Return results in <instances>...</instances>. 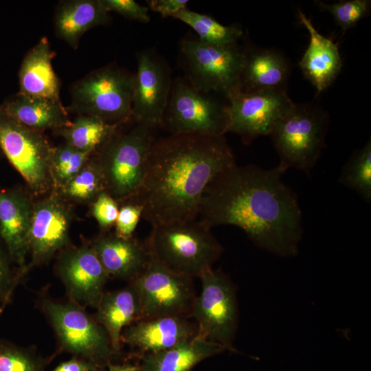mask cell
Returning <instances> with one entry per match:
<instances>
[{
	"label": "cell",
	"instance_id": "cell-33",
	"mask_svg": "<svg viewBox=\"0 0 371 371\" xmlns=\"http://www.w3.org/2000/svg\"><path fill=\"white\" fill-rule=\"evenodd\" d=\"M370 0H344L328 4L318 1L321 10L330 12L343 31L355 26L370 10Z\"/></svg>",
	"mask_w": 371,
	"mask_h": 371
},
{
	"label": "cell",
	"instance_id": "cell-27",
	"mask_svg": "<svg viewBox=\"0 0 371 371\" xmlns=\"http://www.w3.org/2000/svg\"><path fill=\"white\" fill-rule=\"evenodd\" d=\"M119 126L93 116L78 115L69 126L56 131L65 142L91 155L108 142Z\"/></svg>",
	"mask_w": 371,
	"mask_h": 371
},
{
	"label": "cell",
	"instance_id": "cell-5",
	"mask_svg": "<svg viewBox=\"0 0 371 371\" xmlns=\"http://www.w3.org/2000/svg\"><path fill=\"white\" fill-rule=\"evenodd\" d=\"M135 74L111 63L75 82L68 113L93 116L121 125L132 121Z\"/></svg>",
	"mask_w": 371,
	"mask_h": 371
},
{
	"label": "cell",
	"instance_id": "cell-22",
	"mask_svg": "<svg viewBox=\"0 0 371 371\" xmlns=\"http://www.w3.org/2000/svg\"><path fill=\"white\" fill-rule=\"evenodd\" d=\"M111 19L100 0H64L56 8L54 30L57 37L76 49L87 31L108 24Z\"/></svg>",
	"mask_w": 371,
	"mask_h": 371
},
{
	"label": "cell",
	"instance_id": "cell-40",
	"mask_svg": "<svg viewBox=\"0 0 371 371\" xmlns=\"http://www.w3.org/2000/svg\"><path fill=\"white\" fill-rule=\"evenodd\" d=\"M107 371H142L140 367L131 365V364H124V365H111L108 366Z\"/></svg>",
	"mask_w": 371,
	"mask_h": 371
},
{
	"label": "cell",
	"instance_id": "cell-41",
	"mask_svg": "<svg viewBox=\"0 0 371 371\" xmlns=\"http://www.w3.org/2000/svg\"><path fill=\"white\" fill-rule=\"evenodd\" d=\"M1 153V150H0V153Z\"/></svg>",
	"mask_w": 371,
	"mask_h": 371
},
{
	"label": "cell",
	"instance_id": "cell-4",
	"mask_svg": "<svg viewBox=\"0 0 371 371\" xmlns=\"http://www.w3.org/2000/svg\"><path fill=\"white\" fill-rule=\"evenodd\" d=\"M118 129L98 150L96 158L106 191L122 204L134 201L139 192L158 128L134 123L124 132Z\"/></svg>",
	"mask_w": 371,
	"mask_h": 371
},
{
	"label": "cell",
	"instance_id": "cell-23",
	"mask_svg": "<svg viewBox=\"0 0 371 371\" xmlns=\"http://www.w3.org/2000/svg\"><path fill=\"white\" fill-rule=\"evenodd\" d=\"M12 117L30 128L43 131L69 126L72 121L60 100L21 95L8 96L0 104Z\"/></svg>",
	"mask_w": 371,
	"mask_h": 371
},
{
	"label": "cell",
	"instance_id": "cell-19",
	"mask_svg": "<svg viewBox=\"0 0 371 371\" xmlns=\"http://www.w3.org/2000/svg\"><path fill=\"white\" fill-rule=\"evenodd\" d=\"M91 247L109 276L129 282L145 269L150 258L145 241L133 236L125 239L103 234Z\"/></svg>",
	"mask_w": 371,
	"mask_h": 371
},
{
	"label": "cell",
	"instance_id": "cell-8",
	"mask_svg": "<svg viewBox=\"0 0 371 371\" xmlns=\"http://www.w3.org/2000/svg\"><path fill=\"white\" fill-rule=\"evenodd\" d=\"M41 306L54 329L60 350L85 359L99 369L108 366L118 353L104 327L82 306L47 297L41 300Z\"/></svg>",
	"mask_w": 371,
	"mask_h": 371
},
{
	"label": "cell",
	"instance_id": "cell-9",
	"mask_svg": "<svg viewBox=\"0 0 371 371\" xmlns=\"http://www.w3.org/2000/svg\"><path fill=\"white\" fill-rule=\"evenodd\" d=\"M199 278L201 291L190 315L196 320L197 335L232 349L238 319L235 286L225 274L213 268Z\"/></svg>",
	"mask_w": 371,
	"mask_h": 371
},
{
	"label": "cell",
	"instance_id": "cell-10",
	"mask_svg": "<svg viewBox=\"0 0 371 371\" xmlns=\"http://www.w3.org/2000/svg\"><path fill=\"white\" fill-rule=\"evenodd\" d=\"M53 148L43 131L22 124L0 106V150L35 194L53 186L49 172Z\"/></svg>",
	"mask_w": 371,
	"mask_h": 371
},
{
	"label": "cell",
	"instance_id": "cell-15",
	"mask_svg": "<svg viewBox=\"0 0 371 371\" xmlns=\"http://www.w3.org/2000/svg\"><path fill=\"white\" fill-rule=\"evenodd\" d=\"M56 269L71 302L82 307H97L109 276L91 245L65 251Z\"/></svg>",
	"mask_w": 371,
	"mask_h": 371
},
{
	"label": "cell",
	"instance_id": "cell-25",
	"mask_svg": "<svg viewBox=\"0 0 371 371\" xmlns=\"http://www.w3.org/2000/svg\"><path fill=\"white\" fill-rule=\"evenodd\" d=\"M225 350L196 334L170 348L144 354L140 368L142 371H190L201 361Z\"/></svg>",
	"mask_w": 371,
	"mask_h": 371
},
{
	"label": "cell",
	"instance_id": "cell-29",
	"mask_svg": "<svg viewBox=\"0 0 371 371\" xmlns=\"http://www.w3.org/2000/svg\"><path fill=\"white\" fill-rule=\"evenodd\" d=\"M60 194L79 202L94 201L106 191L104 177L97 158L89 159L82 169L61 189Z\"/></svg>",
	"mask_w": 371,
	"mask_h": 371
},
{
	"label": "cell",
	"instance_id": "cell-32",
	"mask_svg": "<svg viewBox=\"0 0 371 371\" xmlns=\"http://www.w3.org/2000/svg\"><path fill=\"white\" fill-rule=\"evenodd\" d=\"M46 361L30 348L0 338V371H45Z\"/></svg>",
	"mask_w": 371,
	"mask_h": 371
},
{
	"label": "cell",
	"instance_id": "cell-18",
	"mask_svg": "<svg viewBox=\"0 0 371 371\" xmlns=\"http://www.w3.org/2000/svg\"><path fill=\"white\" fill-rule=\"evenodd\" d=\"M196 334V326L186 317L166 316L136 321L123 329L120 339L146 354L170 348Z\"/></svg>",
	"mask_w": 371,
	"mask_h": 371
},
{
	"label": "cell",
	"instance_id": "cell-1",
	"mask_svg": "<svg viewBox=\"0 0 371 371\" xmlns=\"http://www.w3.org/2000/svg\"><path fill=\"white\" fill-rule=\"evenodd\" d=\"M279 166L227 168L205 188L197 219L205 226L231 225L258 247L280 257L297 254L303 234L297 197L282 179Z\"/></svg>",
	"mask_w": 371,
	"mask_h": 371
},
{
	"label": "cell",
	"instance_id": "cell-21",
	"mask_svg": "<svg viewBox=\"0 0 371 371\" xmlns=\"http://www.w3.org/2000/svg\"><path fill=\"white\" fill-rule=\"evenodd\" d=\"M54 56L46 36L26 53L19 71V93L60 100V82L52 66Z\"/></svg>",
	"mask_w": 371,
	"mask_h": 371
},
{
	"label": "cell",
	"instance_id": "cell-17",
	"mask_svg": "<svg viewBox=\"0 0 371 371\" xmlns=\"http://www.w3.org/2000/svg\"><path fill=\"white\" fill-rule=\"evenodd\" d=\"M34 203L17 188L0 187V237L12 262L25 274Z\"/></svg>",
	"mask_w": 371,
	"mask_h": 371
},
{
	"label": "cell",
	"instance_id": "cell-20",
	"mask_svg": "<svg viewBox=\"0 0 371 371\" xmlns=\"http://www.w3.org/2000/svg\"><path fill=\"white\" fill-rule=\"evenodd\" d=\"M298 16L310 37L308 46L299 66L305 77L315 87L317 94H319L333 82L339 74L342 67L341 58L337 45L321 34L301 10L298 11Z\"/></svg>",
	"mask_w": 371,
	"mask_h": 371
},
{
	"label": "cell",
	"instance_id": "cell-7",
	"mask_svg": "<svg viewBox=\"0 0 371 371\" xmlns=\"http://www.w3.org/2000/svg\"><path fill=\"white\" fill-rule=\"evenodd\" d=\"M245 54L237 43L212 45L197 38L185 39L180 44L188 82L200 91H215L227 100L240 92Z\"/></svg>",
	"mask_w": 371,
	"mask_h": 371
},
{
	"label": "cell",
	"instance_id": "cell-13",
	"mask_svg": "<svg viewBox=\"0 0 371 371\" xmlns=\"http://www.w3.org/2000/svg\"><path fill=\"white\" fill-rule=\"evenodd\" d=\"M228 101L227 133L238 134L245 144L269 135L276 122L294 104L286 89L240 91Z\"/></svg>",
	"mask_w": 371,
	"mask_h": 371
},
{
	"label": "cell",
	"instance_id": "cell-11",
	"mask_svg": "<svg viewBox=\"0 0 371 371\" xmlns=\"http://www.w3.org/2000/svg\"><path fill=\"white\" fill-rule=\"evenodd\" d=\"M208 93L196 89L185 78L172 80L161 128L171 135H225L226 105Z\"/></svg>",
	"mask_w": 371,
	"mask_h": 371
},
{
	"label": "cell",
	"instance_id": "cell-16",
	"mask_svg": "<svg viewBox=\"0 0 371 371\" xmlns=\"http://www.w3.org/2000/svg\"><path fill=\"white\" fill-rule=\"evenodd\" d=\"M71 220V211L58 194L34 203L29 234L32 265L49 260L68 244Z\"/></svg>",
	"mask_w": 371,
	"mask_h": 371
},
{
	"label": "cell",
	"instance_id": "cell-12",
	"mask_svg": "<svg viewBox=\"0 0 371 371\" xmlns=\"http://www.w3.org/2000/svg\"><path fill=\"white\" fill-rule=\"evenodd\" d=\"M192 279L171 271L150 256L145 269L130 282L139 297L140 319L190 317L196 297Z\"/></svg>",
	"mask_w": 371,
	"mask_h": 371
},
{
	"label": "cell",
	"instance_id": "cell-39",
	"mask_svg": "<svg viewBox=\"0 0 371 371\" xmlns=\"http://www.w3.org/2000/svg\"><path fill=\"white\" fill-rule=\"evenodd\" d=\"M100 369L92 362L74 356L71 359L60 363L52 371H98Z\"/></svg>",
	"mask_w": 371,
	"mask_h": 371
},
{
	"label": "cell",
	"instance_id": "cell-28",
	"mask_svg": "<svg viewBox=\"0 0 371 371\" xmlns=\"http://www.w3.org/2000/svg\"><path fill=\"white\" fill-rule=\"evenodd\" d=\"M173 18L189 25L195 31L200 41L209 45L237 43L243 35V30L238 25H223L210 16L192 11L188 8L180 10Z\"/></svg>",
	"mask_w": 371,
	"mask_h": 371
},
{
	"label": "cell",
	"instance_id": "cell-14",
	"mask_svg": "<svg viewBox=\"0 0 371 371\" xmlns=\"http://www.w3.org/2000/svg\"><path fill=\"white\" fill-rule=\"evenodd\" d=\"M131 120L134 123L160 128L172 82L164 58L153 49L137 54Z\"/></svg>",
	"mask_w": 371,
	"mask_h": 371
},
{
	"label": "cell",
	"instance_id": "cell-34",
	"mask_svg": "<svg viewBox=\"0 0 371 371\" xmlns=\"http://www.w3.org/2000/svg\"><path fill=\"white\" fill-rule=\"evenodd\" d=\"M10 260L0 246V315L12 301L15 288L23 276L19 270L11 267Z\"/></svg>",
	"mask_w": 371,
	"mask_h": 371
},
{
	"label": "cell",
	"instance_id": "cell-37",
	"mask_svg": "<svg viewBox=\"0 0 371 371\" xmlns=\"http://www.w3.org/2000/svg\"><path fill=\"white\" fill-rule=\"evenodd\" d=\"M102 7L109 13L115 12L131 20L147 23L150 21L148 8L133 0H100Z\"/></svg>",
	"mask_w": 371,
	"mask_h": 371
},
{
	"label": "cell",
	"instance_id": "cell-2",
	"mask_svg": "<svg viewBox=\"0 0 371 371\" xmlns=\"http://www.w3.org/2000/svg\"><path fill=\"white\" fill-rule=\"evenodd\" d=\"M236 164L225 135L170 134L156 138L134 201L151 225L197 218L201 196L219 173Z\"/></svg>",
	"mask_w": 371,
	"mask_h": 371
},
{
	"label": "cell",
	"instance_id": "cell-36",
	"mask_svg": "<svg viewBox=\"0 0 371 371\" xmlns=\"http://www.w3.org/2000/svg\"><path fill=\"white\" fill-rule=\"evenodd\" d=\"M118 212L119 203L106 191L101 192L93 203L92 214L104 231L115 225Z\"/></svg>",
	"mask_w": 371,
	"mask_h": 371
},
{
	"label": "cell",
	"instance_id": "cell-6",
	"mask_svg": "<svg viewBox=\"0 0 371 371\" xmlns=\"http://www.w3.org/2000/svg\"><path fill=\"white\" fill-rule=\"evenodd\" d=\"M328 120L319 108L294 103L269 135L279 155L278 166L284 172L295 168L310 175L324 146Z\"/></svg>",
	"mask_w": 371,
	"mask_h": 371
},
{
	"label": "cell",
	"instance_id": "cell-26",
	"mask_svg": "<svg viewBox=\"0 0 371 371\" xmlns=\"http://www.w3.org/2000/svg\"><path fill=\"white\" fill-rule=\"evenodd\" d=\"M96 308L95 318L106 330L113 349L118 352L123 329L140 319L137 293L131 284L120 290L104 292Z\"/></svg>",
	"mask_w": 371,
	"mask_h": 371
},
{
	"label": "cell",
	"instance_id": "cell-3",
	"mask_svg": "<svg viewBox=\"0 0 371 371\" xmlns=\"http://www.w3.org/2000/svg\"><path fill=\"white\" fill-rule=\"evenodd\" d=\"M145 243L154 258L192 278L212 268L223 251L211 229L197 218L153 226Z\"/></svg>",
	"mask_w": 371,
	"mask_h": 371
},
{
	"label": "cell",
	"instance_id": "cell-31",
	"mask_svg": "<svg viewBox=\"0 0 371 371\" xmlns=\"http://www.w3.org/2000/svg\"><path fill=\"white\" fill-rule=\"evenodd\" d=\"M90 155L65 142L54 147L49 161L52 186L60 190L85 165Z\"/></svg>",
	"mask_w": 371,
	"mask_h": 371
},
{
	"label": "cell",
	"instance_id": "cell-38",
	"mask_svg": "<svg viewBox=\"0 0 371 371\" xmlns=\"http://www.w3.org/2000/svg\"><path fill=\"white\" fill-rule=\"evenodd\" d=\"M187 0H150L148 9L158 12L162 17H173L180 10L187 8Z\"/></svg>",
	"mask_w": 371,
	"mask_h": 371
},
{
	"label": "cell",
	"instance_id": "cell-24",
	"mask_svg": "<svg viewBox=\"0 0 371 371\" xmlns=\"http://www.w3.org/2000/svg\"><path fill=\"white\" fill-rule=\"evenodd\" d=\"M289 74L287 62L275 49L245 50L240 91L286 89Z\"/></svg>",
	"mask_w": 371,
	"mask_h": 371
},
{
	"label": "cell",
	"instance_id": "cell-35",
	"mask_svg": "<svg viewBox=\"0 0 371 371\" xmlns=\"http://www.w3.org/2000/svg\"><path fill=\"white\" fill-rule=\"evenodd\" d=\"M143 207L141 204L129 201L122 203L119 207L117 218L115 223V234L122 238H130L142 218Z\"/></svg>",
	"mask_w": 371,
	"mask_h": 371
},
{
	"label": "cell",
	"instance_id": "cell-30",
	"mask_svg": "<svg viewBox=\"0 0 371 371\" xmlns=\"http://www.w3.org/2000/svg\"><path fill=\"white\" fill-rule=\"evenodd\" d=\"M339 181L371 201V142L356 150L342 168Z\"/></svg>",
	"mask_w": 371,
	"mask_h": 371
}]
</instances>
